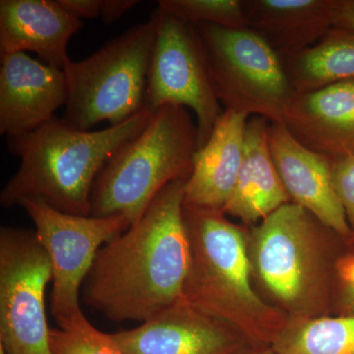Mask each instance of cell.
Wrapping results in <instances>:
<instances>
[{
  "mask_svg": "<svg viewBox=\"0 0 354 354\" xmlns=\"http://www.w3.org/2000/svg\"><path fill=\"white\" fill-rule=\"evenodd\" d=\"M19 207L31 218L37 236L48 253L53 271L51 313L58 328L84 315L80 290L102 246L130 227L124 216L70 215L39 199H25Z\"/></svg>",
  "mask_w": 354,
  "mask_h": 354,
  "instance_id": "9",
  "label": "cell"
},
{
  "mask_svg": "<svg viewBox=\"0 0 354 354\" xmlns=\"http://www.w3.org/2000/svg\"><path fill=\"white\" fill-rule=\"evenodd\" d=\"M254 354H277L271 348H263Z\"/></svg>",
  "mask_w": 354,
  "mask_h": 354,
  "instance_id": "28",
  "label": "cell"
},
{
  "mask_svg": "<svg viewBox=\"0 0 354 354\" xmlns=\"http://www.w3.org/2000/svg\"><path fill=\"white\" fill-rule=\"evenodd\" d=\"M283 124L298 142L319 155H354V80L295 93Z\"/></svg>",
  "mask_w": 354,
  "mask_h": 354,
  "instance_id": "14",
  "label": "cell"
},
{
  "mask_svg": "<svg viewBox=\"0 0 354 354\" xmlns=\"http://www.w3.org/2000/svg\"><path fill=\"white\" fill-rule=\"evenodd\" d=\"M139 3L138 0H102L101 17L106 24H113Z\"/></svg>",
  "mask_w": 354,
  "mask_h": 354,
  "instance_id": "26",
  "label": "cell"
},
{
  "mask_svg": "<svg viewBox=\"0 0 354 354\" xmlns=\"http://www.w3.org/2000/svg\"><path fill=\"white\" fill-rule=\"evenodd\" d=\"M272 160L291 202L348 239L353 232L333 184L330 158L302 145L285 124L270 123Z\"/></svg>",
  "mask_w": 354,
  "mask_h": 354,
  "instance_id": "13",
  "label": "cell"
},
{
  "mask_svg": "<svg viewBox=\"0 0 354 354\" xmlns=\"http://www.w3.org/2000/svg\"><path fill=\"white\" fill-rule=\"evenodd\" d=\"M271 348L277 354H354V316L288 318Z\"/></svg>",
  "mask_w": 354,
  "mask_h": 354,
  "instance_id": "20",
  "label": "cell"
},
{
  "mask_svg": "<svg viewBox=\"0 0 354 354\" xmlns=\"http://www.w3.org/2000/svg\"><path fill=\"white\" fill-rule=\"evenodd\" d=\"M198 149L197 123L187 109L165 106L116 151L95 179L91 216H124L130 227L169 184L187 181Z\"/></svg>",
  "mask_w": 354,
  "mask_h": 354,
  "instance_id": "5",
  "label": "cell"
},
{
  "mask_svg": "<svg viewBox=\"0 0 354 354\" xmlns=\"http://www.w3.org/2000/svg\"><path fill=\"white\" fill-rule=\"evenodd\" d=\"M196 27L221 106L283 124L295 92L278 53L247 28Z\"/></svg>",
  "mask_w": 354,
  "mask_h": 354,
  "instance_id": "7",
  "label": "cell"
},
{
  "mask_svg": "<svg viewBox=\"0 0 354 354\" xmlns=\"http://www.w3.org/2000/svg\"><path fill=\"white\" fill-rule=\"evenodd\" d=\"M57 2L65 11L81 20L82 18L95 19L102 14V0H57Z\"/></svg>",
  "mask_w": 354,
  "mask_h": 354,
  "instance_id": "25",
  "label": "cell"
},
{
  "mask_svg": "<svg viewBox=\"0 0 354 354\" xmlns=\"http://www.w3.org/2000/svg\"><path fill=\"white\" fill-rule=\"evenodd\" d=\"M270 123L256 115L247 121L239 176L223 209V214L237 218L247 227L257 225L291 203L272 160L268 138Z\"/></svg>",
  "mask_w": 354,
  "mask_h": 354,
  "instance_id": "17",
  "label": "cell"
},
{
  "mask_svg": "<svg viewBox=\"0 0 354 354\" xmlns=\"http://www.w3.org/2000/svg\"><path fill=\"white\" fill-rule=\"evenodd\" d=\"M158 11L157 39L144 108L151 113L165 106L191 109L196 115L198 147L201 149L225 109L214 90L196 26Z\"/></svg>",
  "mask_w": 354,
  "mask_h": 354,
  "instance_id": "10",
  "label": "cell"
},
{
  "mask_svg": "<svg viewBox=\"0 0 354 354\" xmlns=\"http://www.w3.org/2000/svg\"><path fill=\"white\" fill-rule=\"evenodd\" d=\"M186 181L167 185L127 232L102 246L84 283L85 304L113 322H147L183 298L191 252Z\"/></svg>",
  "mask_w": 354,
  "mask_h": 354,
  "instance_id": "1",
  "label": "cell"
},
{
  "mask_svg": "<svg viewBox=\"0 0 354 354\" xmlns=\"http://www.w3.org/2000/svg\"><path fill=\"white\" fill-rule=\"evenodd\" d=\"M335 27L354 31V0H337Z\"/></svg>",
  "mask_w": 354,
  "mask_h": 354,
  "instance_id": "27",
  "label": "cell"
},
{
  "mask_svg": "<svg viewBox=\"0 0 354 354\" xmlns=\"http://www.w3.org/2000/svg\"><path fill=\"white\" fill-rule=\"evenodd\" d=\"M183 213L191 252L184 300L230 324L260 348H271L288 317L254 288L248 227L232 223L221 211L184 206Z\"/></svg>",
  "mask_w": 354,
  "mask_h": 354,
  "instance_id": "4",
  "label": "cell"
},
{
  "mask_svg": "<svg viewBox=\"0 0 354 354\" xmlns=\"http://www.w3.org/2000/svg\"><path fill=\"white\" fill-rule=\"evenodd\" d=\"M158 25L157 9L90 57L67 64V124L84 131L102 121L115 127L144 109Z\"/></svg>",
  "mask_w": 354,
  "mask_h": 354,
  "instance_id": "6",
  "label": "cell"
},
{
  "mask_svg": "<svg viewBox=\"0 0 354 354\" xmlns=\"http://www.w3.org/2000/svg\"><path fill=\"white\" fill-rule=\"evenodd\" d=\"M68 99L64 70L25 53L1 55L0 134L18 136L55 118Z\"/></svg>",
  "mask_w": 354,
  "mask_h": 354,
  "instance_id": "12",
  "label": "cell"
},
{
  "mask_svg": "<svg viewBox=\"0 0 354 354\" xmlns=\"http://www.w3.org/2000/svg\"><path fill=\"white\" fill-rule=\"evenodd\" d=\"M82 26L57 0H1L0 55L32 51L44 64L64 70L71 62L70 39Z\"/></svg>",
  "mask_w": 354,
  "mask_h": 354,
  "instance_id": "15",
  "label": "cell"
},
{
  "mask_svg": "<svg viewBox=\"0 0 354 354\" xmlns=\"http://www.w3.org/2000/svg\"><path fill=\"white\" fill-rule=\"evenodd\" d=\"M247 29L283 58L315 46L335 27L337 0H242Z\"/></svg>",
  "mask_w": 354,
  "mask_h": 354,
  "instance_id": "18",
  "label": "cell"
},
{
  "mask_svg": "<svg viewBox=\"0 0 354 354\" xmlns=\"http://www.w3.org/2000/svg\"><path fill=\"white\" fill-rule=\"evenodd\" d=\"M158 8L191 25L247 28L242 0H160Z\"/></svg>",
  "mask_w": 354,
  "mask_h": 354,
  "instance_id": "21",
  "label": "cell"
},
{
  "mask_svg": "<svg viewBox=\"0 0 354 354\" xmlns=\"http://www.w3.org/2000/svg\"><path fill=\"white\" fill-rule=\"evenodd\" d=\"M109 335L125 354H254L267 348L184 299L135 329Z\"/></svg>",
  "mask_w": 354,
  "mask_h": 354,
  "instance_id": "11",
  "label": "cell"
},
{
  "mask_svg": "<svg viewBox=\"0 0 354 354\" xmlns=\"http://www.w3.org/2000/svg\"><path fill=\"white\" fill-rule=\"evenodd\" d=\"M50 341L53 354H125L85 315L66 327L50 329Z\"/></svg>",
  "mask_w": 354,
  "mask_h": 354,
  "instance_id": "22",
  "label": "cell"
},
{
  "mask_svg": "<svg viewBox=\"0 0 354 354\" xmlns=\"http://www.w3.org/2000/svg\"><path fill=\"white\" fill-rule=\"evenodd\" d=\"M333 315L354 316V232L344 241L335 265Z\"/></svg>",
  "mask_w": 354,
  "mask_h": 354,
  "instance_id": "23",
  "label": "cell"
},
{
  "mask_svg": "<svg viewBox=\"0 0 354 354\" xmlns=\"http://www.w3.org/2000/svg\"><path fill=\"white\" fill-rule=\"evenodd\" d=\"M281 62L297 94L354 80V31L333 27L315 46Z\"/></svg>",
  "mask_w": 354,
  "mask_h": 354,
  "instance_id": "19",
  "label": "cell"
},
{
  "mask_svg": "<svg viewBox=\"0 0 354 354\" xmlns=\"http://www.w3.org/2000/svg\"><path fill=\"white\" fill-rule=\"evenodd\" d=\"M53 281L36 232L0 230V346L6 354H53L46 290Z\"/></svg>",
  "mask_w": 354,
  "mask_h": 354,
  "instance_id": "8",
  "label": "cell"
},
{
  "mask_svg": "<svg viewBox=\"0 0 354 354\" xmlns=\"http://www.w3.org/2000/svg\"><path fill=\"white\" fill-rule=\"evenodd\" d=\"M346 239L288 203L248 227L254 288L290 319L333 315L335 265Z\"/></svg>",
  "mask_w": 354,
  "mask_h": 354,
  "instance_id": "2",
  "label": "cell"
},
{
  "mask_svg": "<svg viewBox=\"0 0 354 354\" xmlns=\"http://www.w3.org/2000/svg\"><path fill=\"white\" fill-rule=\"evenodd\" d=\"M330 164L335 193L354 232V155L330 158Z\"/></svg>",
  "mask_w": 354,
  "mask_h": 354,
  "instance_id": "24",
  "label": "cell"
},
{
  "mask_svg": "<svg viewBox=\"0 0 354 354\" xmlns=\"http://www.w3.org/2000/svg\"><path fill=\"white\" fill-rule=\"evenodd\" d=\"M151 114L144 108L121 124L97 131L76 129L53 118L31 132L7 137L20 167L0 193V204L11 208L39 199L70 215L90 216L91 193L102 167L144 129Z\"/></svg>",
  "mask_w": 354,
  "mask_h": 354,
  "instance_id": "3",
  "label": "cell"
},
{
  "mask_svg": "<svg viewBox=\"0 0 354 354\" xmlns=\"http://www.w3.org/2000/svg\"><path fill=\"white\" fill-rule=\"evenodd\" d=\"M249 118L225 109L208 142L195 155L192 174L185 183L184 206L223 212L239 176Z\"/></svg>",
  "mask_w": 354,
  "mask_h": 354,
  "instance_id": "16",
  "label": "cell"
},
{
  "mask_svg": "<svg viewBox=\"0 0 354 354\" xmlns=\"http://www.w3.org/2000/svg\"><path fill=\"white\" fill-rule=\"evenodd\" d=\"M0 354H6V351H4V349L0 346Z\"/></svg>",
  "mask_w": 354,
  "mask_h": 354,
  "instance_id": "29",
  "label": "cell"
}]
</instances>
